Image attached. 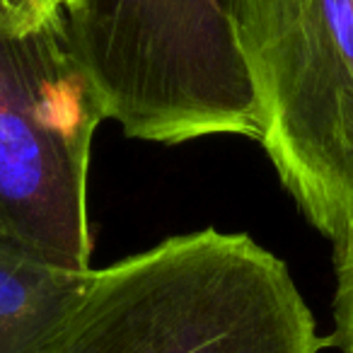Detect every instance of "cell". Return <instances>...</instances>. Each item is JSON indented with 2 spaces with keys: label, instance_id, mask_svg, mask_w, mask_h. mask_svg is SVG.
Wrapping results in <instances>:
<instances>
[{
  "label": "cell",
  "instance_id": "1",
  "mask_svg": "<svg viewBox=\"0 0 353 353\" xmlns=\"http://www.w3.org/2000/svg\"><path fill=\"white\" fill-rule=\"evenodd\" d=\"M327 346L283 259L203 228L92 269L39 353H319Z\"/></svg>",
  "mask_w": 353,
  "mask_h": 353
},
{
  "label": "cell",
  "instance_id": "2",
  "mask_svg": "<svg viewBox=\"0 0 353 353\" xmlns=\"http://www.w3.org/2000/svg\"><path fill=\"white\" fill-rule=\"evenodd\" d=\"M259 143L332 247L353 230V0H223Z\"/></svg>",
  "mask_w": 353,
  "mask_h": 353
},
{
  "label": "cell",
  "instance_id": "3",
  "mask_svg": "<svg viewBox=\"0 0 353 353\" xmlns=\"http://www.w3.org/2000/svg\"><path fill=\"white\" fill-rule=\"evenodd\" d=\"M63 12L107 119L136 141H259V117L223 0H75Z\"/></svg>",
  "mask_w": 353,
  "mask_h": 353
},
{
  "label": "cell",
  "instance_id": "4",
  "mask_svg": "<svg viewBox=\"0 0 353 353\" xmlns=\"http://www.w3.org/2000/svg\"><path fill=\"white\" fill-rule=\"evenodd\" d=\"M107 119L63 12L0 37V230L70 271H90L88 172Z\"/></svg>",
  "mask_w": 353,
  "mask_h": 353
},
{
  "label": "cell",
  "instance_id": "5",
  "mask_svg": "<svg viewBox=\"0 0 353 353\" xmlns=\"http://www.w3.org/2000/svg\"><path fill=\"white\" fill-rule=\"evenodd\" d=\"M90 274L51 264L0 230V353H39L80 300Z\"/></svg>",
  "mask_w": 353,
  "mask_h": 353
},
{
  "label": "cell",
  "instance_id": "6",
  "mask_svg": "<svg viewBox=\"0 0 353 353\" xmlns=\"http://www.w3.org/2000/svg\"><path fill=\"white\" fill-rule=\"evenodd\" d=\"M334 288L332 303V334L324 341L341 353H353V230L341 245L334 247Z\"/></svg>",
  "mask_w": 353,
  "mask_h": 353
},
{
  "label": "cell",
  "instance_id": "7",
  "mask_svg": "<svg viewBox=\"0 0 353 353\" xmlns=\"http://www.w3.org/2000/svg\"><path fill=\"white\" fill-rule=\"evenodd\" d=\"M54 8L46 0H0V37H15L49 20Z\"/></svg>",
  "mask_w": 353,
  "mask_h": 353
},
{
  "label": "cell",
  "instance_id": "8",
  "mask_svg": "<svg viewBox=\"0 0 353 353\" xmlns=\"http://www.w3.org/2000/svg\"><path fill=\"white\" fill-rule=\"evenodd\" d=\"M46 3H49L54 10H65L68 6H73L75 0H46Z\"/></svg>",
  "mask_w": 353,
  "mask_h": 353
}]
</instances>
